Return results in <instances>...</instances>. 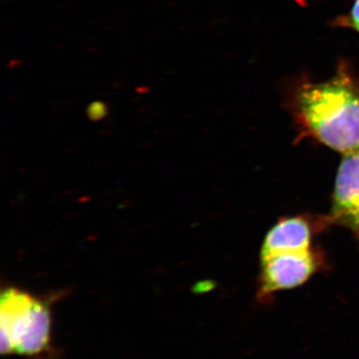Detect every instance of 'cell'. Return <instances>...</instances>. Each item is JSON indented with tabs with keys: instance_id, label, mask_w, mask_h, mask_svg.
<instances>
[{
	"instance_id": "1",
	"label": "cell",
	"mask_w": 359,
	"mask_h": 359,
	"mask_svg": "<svg viewBox=\"0 0 359 359\" xmlns=\"http://www.w3.org/2000/svg\"><path fill=\"white\" fill-rule=\"evenodd\" d=\"M297 106L304 124L321 143L344 154L359 150V92L344 71L302 87Z\"/></svg>"
},
{
	"instance_id": "2",
	"label": "cell",
	"mask_w": 359,
	"mask_h": 359,
	"mask_svg": "<svg viewBox=\"0 0 359 359\" xmlns=\"http://www.w3.org/2000/svg\"><path fill=\"white\" fill-rule=\"evenodd\" d=\"M1 353L40 358L51 351V314L46 302L18 289L0 301Z\"/></svg>"
},
{
	"instance_id": "3",
	"label": "cell",
	"mask_w": 359,
	"mask_h": 359,
	"mask_svg": "<svg viewBox=\"0 0 359 359\" xmlns=\"http://www.w3.org/2000/svg\"><path fill=\"white\" fill-rule=\"evenodd\" d=\"M262 294L294 289L311 278L316 271L313 252H280L262 257Z\"/></svg>"
},
{
	"instance_id": "4",
	"label": "cell",
	"mask_w": 359,
	"mask_h": 359,
	"mask_svg": "<svg viewBox=\"0 0 359 359\" xmlns=\"http://www.w3.org/2000/svg\"><path fill=\"white\" fill-rule=\"evenodd\" d=\"M332 217L359 238V150L344 156L335 181Z\"/></svg>"
},
{
	"instance_id": "5",
	"label": "cell",
	"mask_w": 359,
	"mask_h": 359,
	"mask_svg": "<svg viewBox=\"0 0 359 359\" xmlns=\"http://www.w3.org/2000/svg\"><path fill=\"white\" fill-rule=\"evenodd\" d=\"M311 224L302 217L283 219L269 231L262 249V257L280 252H308L311 248Z\"/></svg>"
},
{
	"instance_id": "6",
	"label": "cell",
	"mask_w": 359,
	"mask_h": 359,
	"mask_svg": "<svg viewBox=\"0 0 359 359\" xmlns=\"http://www.w3.org/2000/svg\"><path fill=\"white\" fill-rule=\"evenodd\" d=\"M344 25L349 26L359 32V0L354 1L351 13L344 18Z\"/></svg>"
}]
</instances>
